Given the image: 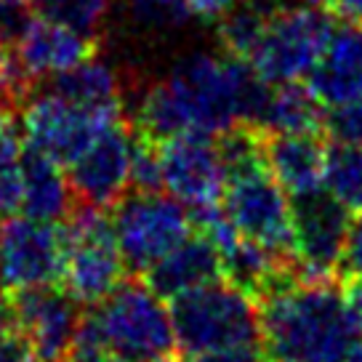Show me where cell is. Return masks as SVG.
Here are the masks:
<instances>
[{
    "label": "cell",
    "mask_w": 362,
    "mask_h": 362,
    "mask_svg": "<svg viewBox=\"0 0 362 362\" xmlns=\"http://www.w3.org/2000/svg\"><path fill=\"white\" fill-rule=\"evenodd\" d=\"M267 83L229 54H189L163 80L141 90L134 107V131L149 141H168L181 134L224 136L250 125Z\"/></svg>",
    "instance_id": "1"
},
{
    "label": "cell",
    "mask_w": 362,
    "mask_h": 362,
    "mask_svg": "<svg viewBox=\"0 0 362 362\" xmlns=\"http://www.w3.org/2000/svg\"><path fill=\"white\" fill-rule=\"evenodd\" d=\"M269 362H344L362 341L346 293L333 283L291 280L259 301Z\"/></svg>",
    "instance_id": "2"
},
{
    "label": "cell",
    "mask_w": 362,
    "mask_h": 362,
    "mask_svg": "<svg viewBox=\"0 0 362 362\" xmlns=\"http://www.w3.org/2000/svg\"><path fill=\"white\" fill-rule=\"evenodd\" d=\"M176 344L184 357L261 346L259 301L229 280H216L168 301Z\"/></svg>",
    "instance_id": "3"
},
{
    "label": "cell",
    "mask_w": 362,
    "mask_h": 362,
    "mask_svg": "<svg viewBox=\"0 0 362 362\" xmlns=\"http://www.w3.org/2000/svg\"><path fill=\"white\" fill-rule=\"evenodd\" d=\"M115 362L168 360L176 351L170 306L144 280H125L86 312Z\"/></svg>",
    "instance_id": "4"
},
{
    "label": "cell",
    "mask_w": 362,
    "mask_h": 362,
    "mask_svg": "<svg viewBox=\"0 0 362 362\" xmlns=\"http://www.w3.org/2000/svg\"><path fill=\"white\" fill-rule=\"evenodd\" d=\"M336 24V13L325 6L277 3L245 64L269 86L301 83L325 54Z\"/></svg>",
    "instance_id": "5"
},
{
    "label": "cell",
    "mask_w": 362,
    "mask_h": 362,
    "mask_svg": "<svg viewBox=\"0 0 362 362\" xmlns=\"http://www.w3.org/2000/svg\"><path fill=\"white\" fill-rule=\"evenodd\" d=\"M64 288L83 306L104 301L128 277V267L117 240L112 216L104 208L78 203L64 221Z\"/></svg>",
    "instance_id": "6"
},
{
    "label": "cell",
    "mask_w": 362,
    "mask_h": 362,
    "mask_svg": "<svg viewBox=\"0 0 362 362\" xmlns=\"http://www.w3.org/2000/svg\"><path fill=\"white\" fill-rule=\"evenodd\" d=\"M192 214L168 192L131 189L112 208V226L125 267L134 274L149 272L192 235Z\"/></svg>",
    "instance_id": "7"
},
{
    "label": "cell",
    "mask_w": 362,
    "mask_h": 362,
    "mask_svg": "<svg viewBox=\"0 0 362 362\" xmlns=\"http://www.w3.org/2000/svg\"><path fill=\"white\" fill-rule=\"evenodd\" d=\"M19 107H22L19 123L27 147L57 160L59 165H69L96 139L104 125L125 117L123 112L83 107L51 90L48 86L40 90H30Z\"/></svg>",
    "instance_id": "8"
},
{
    "label": "cell",
    "mask_w": 362,
    "mask_h": 362,
    "mask_svg": "<svg viewBox=\"0 0 362 362\" xmlns=\"http://www.w3.org/2000/svg\"><path fill=\"white\" fill-rule=\"evenodd\" d=\"M64 229L33 216L0 221V291L19 293L64 280Z\"/></svg>",
    "instance_id": "9"
},
{
    "label": "cell",
    "mask_w": 362,
    "mask_h": 362,
    "mask_svg": "<svg viewBox=\"0 0 362 362\" xmlns=\"http://www.w3.org/2000/svg\"><path fill=\"white\" fill-rule=\"evenodd\" d=\"M163 192L176 197L192 218L221 208L226 187V165L216 136L181 134L160 141Z\"/></svg>",
    "instance_id": "10"
},
{
    "label": "cell",
    "mask_w": 362,
    "mask_h": 362,
    "mask_svg": "<svg viewBox=\"0 0 362 362\" xmlns=\"http://www.w3.org/2000/svg\"><path fill=\"white\" fill-rule=\"evenodd\" d=\"M349 221V211L333 200L325 187L293 197V267L298 280H339Z\"/></svg>",
    "instance_id": "11"
},
{
    "label": "cell",
    "mask_w": 362,
    "mask_h": 362,
    "mask_svg": "<svg viewBox=\"0 0 362 362\" xmlns=\"http://www.w3.org/2000/svg\"><path fill=\"white\" fill-rule=\"evenodd\" d=\"M0 320L30 341L40 362H64L83 322V304L62 285L8 293Z\"/></svg>",
    "instance_id": "12"
},
{
    "label": "cell",
    "mask_w": 362,
    "mask_h": 362,
    "mask_svg": "<svg viewBox=\"0 0 362 362\" xmlns=\"http://www.w3.org/2000/svg\"><path fill=\"white\" fill-rule=\"evenodd\" d=\"M136 131L117 117L104 125L96 139L67 165L69 184L78 203L93 208H115L131 189Z\"/></svg>",
    "instance_id": "13"
},
{
    "label": "cell",
    "mask_w": 362,
    "mask_h": 362,
    "mask_svg": "<svg viewBox=\"0 0 362 362\" xmlns=\"http://www.w3.org/2000/svg\"><path fill=\"white\" fill-rule=\"evenodd\" d=\"M96 54V37L75 33L64 24L30 13L19 35L13 37V62L16 72L33 88L35 80L57 78L67 69L78 67Z\"/></svg>",
    "instance_id": "14"
},
{
    "label": "cell",
    "mask_w": 362,
    "mask_h": 362,
    "mask_svg": "<svg viewBox=\"0 0 362 362\" xmlns=\"http://www.w3.org/2000/svg\"><path fill=\"white\" fill-rule=\"evenodd\" d=\"M325 110L362 99V24L339 22L325 54L306 78Z\"/></svg>",
    "instance_id": "15"
},
{
    "label": "cell",
    "mask_w": 362,
    "mask_h": 362,
    "mask_svg": "<svg viewBox=\"0 0 362 362\" xmlns=\"http://www.w3.org/2000/svg\"><path fill=\"white\" fill-rule=\"evenodd\" d=\"M141 277L155 293L170 301L181 293H189V291H197L216 280H224L221 250L216 248V243L205 232L197 229L179 248L170 250L165 259H160Z\"/></svg>",
    "instance_id": "16"
},
{
    "label": "cell",
    "mask_w": 362,
    "mask_h": 362,
    "mask_svg": "<svg viewBox=\"0 0 362 362\" xmlns=\"http://www.w3.org/2000/svg\"><path fill=\"white\" fill-rule=\"evenodd\" d=\"M264 160L291 200L322 189L325 144L320 134H264Z\"/></svg>",
    "instance_id": "17"
},
{
    "label": "cell",
    "mask_w": 362,
    "mask_h": 362,
    "mask_svg": "<svg viewBox=\"0 0 362 362\" xmlns=\"http://www.w3.org/2000/svg\"><path fill=\"white\" fill-rule=\"evenodd\" d=\"M325 112L304 83H267L253 128L261 134H322Z\"/></svg>",
    "instance_id": "18"
},
{
    "label": "cell",
    "mask_w": 362,
    "mask_h": 362,
    "mask_svg": "<svg viewBox=\"0 0 362 362\" xmlns=\"http://www.w3.org/2000/svg\"><path fill=\"white\" fill-rule=\"evenodd\" d=\"M78 197L69 184L67 170H62L57 160L45 158L40 152L27 147L24 155V194L22 214L62 224L75 211Z\"/></svg>",
    "instance_id": "19"
},
{
    "label": "cell",
    "mask_w": 362,
    "mask_h": 362,
    "mask_svg": "<svg viewBox=\"0 0 362 362\" xmlns=\"http://www.w3.org/2000/svg\"><path fill=\"white\" fill-rule=\"evenodd\" d=\"M45 86L67 96L72 102L90 107V110H104V112H123V75L112 62L99 59L96 54L78 67L62 72L57 78L45 80Z\"/></svg>",
    "instance_id": "20"
},
{
    "label": "cell",
    "mask_w": 362,
    "mask_h": 362,
    "mask_svg": "<svg viewBox=\"0 0 362 362\" xmlns=\"http://www.w3.org/2000/svg\"><path fill=\"white\" fill-rule=\"evenodd\" d=\"M13 107L19 104L11 99H0V221L22 214L27 141Z\"/></svg>",
    "instance_id": "21"
},
{
    "label": "cell",
    "mask_w": 362,
    "mask_h": 362,
    "mask_svg": "<svg viewBox=\"0 0 362 362\" xmlns=\"http://www.w3.org/2000/svg\"><path fill=\"white\" fill-rule=\"evenodd\" d=\"M322 187L349 214H362V144L333 141L325 147Z\"/></svg>",
    "instance_id": "22"
},
{
    "label": "cell",
    "mask_w": 362,
    "mask_h": 362,
    "mask_svg": "<svg viewBox=\"0 0 362 362\" xmlns=\"http://www.w3.org/2000/svg\"><path fill=\"white\" fill-rule=\"evenodd\" d=\"M274 6L277 3H269V0H248V3H238L224 19H218L216 22L218 24V43L224 48V54L245 62L253 45L259 43Z\"/></svg>",
    "instance_id": "23"
},
{
    "label": "cell",
    "mask_w": 362,
    "mask_h": 362,
    "mask_svg": "<svg viewBox=\"0 0 362 362\" xmlns=\"http://www.w3.org/2000/svg\"><path fill=\"white\" fill-rule=\"evenodd\" d=\"M33 13L57 24H64L75 33L99 37L112 0H33Z\"/></svg>",
    "instance_id": "24"
},
{
    "label": "cell",
    "mask_w": 362,
    "mask_h": 362,
    "mask_svg": "<svg viewBox=\"0 0 362 362\" xmlns=\"http://www.w3.org/2000/svg\"><path fill=\"white\" fill-rule=\"evenodd\" d=\"M131 22L152 35L176 33L192 19L184 0H125Z\"/></svg>",
    "instance_id": "25"
},
{
    "label": "cell",
    "mask_w": 362,
    "mask_h": 362,
    "mask_svg": "<svg viewBox=\"0 0 362 362\" xmlns=\"http://www.w3.org/2000/svg\"><path fill=\"white\" fill-rule=\"evenodd\" d=\"M325 131L333 136V141L362 144V99L330 107L325 112Z\"/></svg>",
    "instance_id": "26"
},
{
    "label": "cell",
    "mask_w": 362,
    "mask_h": 362,
    "mask_svg": "<svg viewBox=\"0 0 362 362\" xmlns=\"http://www.w3.org/2000/svg\"><path fill=\"white\" fill-rule=\"evenodd\" d=\"M27 80L16 72V62H13V51L8 48V40L0 35V99H11V102L22 104V99L30 93Z\"/></svg>",
    "instance_id": "27"
},
{
    "label": "cell",
    "mask_w": 362,
    "mask_h": 362,
    "mask_svg": "<svg viewBox=\"0 0 362 362\" xmlns=\"http://www.w3.org/2000/svg\"><path fill=\"white\" fill-rule=\"evenodd\" d=\"M341 277H362V214L349 221L346 243H344V256H341Z\"/></svg>",
    "instance_id": "28"
},
{
    "label": "cell",
    "mask_w": 362,
    "mask_h": 362,
    "mask_svg": "<svg viewBox=\"0 0 362 362\" xmlns=\"http://www.w3.org/2000/svg\"><path fill=\"white\" fill-rule=\"evenodd\" d=\"M0 362H40L30 341L3 320H0Z\"/></svg>",
    "instance_id": "29"
},
{
    "label": "cell",
    "mask_w": 362,
    "mask_h": 362,
    "mask_svg": "<svg viewBox=\"0 0 362 362\" xmlns=\"http://www.w3.org/2000/svg\"><path fill=\"white\" fill-rule=\"evenodd\" d=\"M33 0H0V35L13 40L33 13Z\"/></svg>",
    "instance_id": "30"
},
{
    "label": "cell",
    "mask_w": 362,
    "mask_h": 362,
    "mask_svg": "<svg viewBox=\"0 0 362 362\" xmlns=\"http://www.w3.org/2000/svg\"><path fill=\"white\" fill-rule=\"evenodd\" d=\"M184 362H269V357L264 346H235V349L192 354V357H184Z\"/></svg>",
    "instance_id": "31"
},
{
    "label": "cell",
    "mask_w": 362,
    "mask_h": 362,
    "mask_svg": "<svg viewBox=\"0 0 362 362\" xmlns=\"http://www.w3.org/2000/svg\"><path fill=\"white\" fill-rule=\"evenodd\" d=\"M187 8L192 13V19H203V22H218L226 13L238 6L240 0H184Z\"/></svg>",
    "instance_id": "32"
},
{
    "label": "cell",
    "mask_w": 362,
    "mask_h": 362,
    "mask_svg": "<svg viewBox=\"0 0 362 362\" xmlns=\"http://www.w3.org/2000/svg\"><path fill=\"white\" fill-rule=\"evenodd\" d=\"M330 11L341 16L344 22L362 24V0H330Z\"/></svg>",
    "instance_id": "33"
},
{
    "label": "cell",
    "mask_w": 362,
    "mask_h": 362,
    "mask_svg": "<svg viewBox=\"0 0 362 362\" xmlns=\"http://www.w3.org/2000/svg\"><path fill=\"white\" fill-rule=\"evenodd\" d=\"M344 293H346V301H349L351 312H354V317H357V322H360L362 328V277H349Z\"/></svg>",
    "instance_id": "34"
},
{
    "label": "cell",
    "mask_w": 362,
    "mask_h": 362,
    "mask_svg": "<svg viewBox=\"0 0 362 362\" xmlns=\"http://www.w3.org/2000/svg\"><path fill=\"white\" fill-rule=\"evenodd\" d=\"M344 362H362V341L357 344V346H354V349L349 351V357H346Z\"/></svg>",
    "instance_id": "35"
},
{
    "label": "cell",
    "mask_w": 362,
    "mask_h": 362,
    "mask_svg": "<svg viewBox=\"0 0 362 362\" xmlns=\"http://www.w3.org/2000/svg\"><path fill=\"white\" fill-rule=\"evenodd\" d=\"M301 3H312V6H328L330 0H301Z\"/></svg>",
    "instance_id": "36"
},
{
    "label": "cell",
    "mask_w": 362,
    "mask_h": 362,
    "mask_svg": "<svg viewBox=\"0 0 362 362\" xmlns=\"http://www.w3.org/2000/svg\"><path fill=\"white\" fill-rule=\"evenodd\" d=\"M152 362H173V360H170V357H168V360H152Z\"/></svg>",
    "instance_id": "37"
},
{
    "label": "cell",
    "mask_w": 362,
    "mask_h": 362,
    "mask_svg": "<svg viewBox=\"0 0 362 362\" xmlns=\"http://www.w3.org/2000/svg\"><path fill=\"white\" fill-rule=\"evenodd\" d=\"M0 312H3V301H0Z\"/></svg>",
    "instance_id": "38"
}]
</instances>
